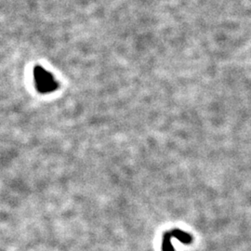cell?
<instances>
[{
    "mask_svg": "<svg viewBox=\"0 0 251 251\" xmlns=\"http://www.w3.org/2000/svg\"><path fill=\"white\" fill-rule=\"evenodd\" d=\"M172 237L178 239L179 241H180L183 244H191L192 243V236L189 234V233H185L183 231H180V230H173L172 232H171Z\"/></svg>",
    "mask_w": 251,
    "mask_h": 251,
    "instance_id": "7a4b0ae2",
    "label": "cell"
},
{
    "mask_svg": "<svg viewBox=\"0 0 251 251\" xmlns=\"http://www.w3.org/2000/svg\"><path fill=\"white\" fill-rule=\"evenodd\" d=\"M171 238H172V235H171V232L164 234L163 244H162L163 251H174V248H173V245L171 243Z\"/></svg>",
    "mask_w": 251,
    "mask_h": 251,
    "instance_id": "3957f363",
    "label": "cell"
},
{
    "mask_svg": "<svg viewBox=\"0 0 251 251\" xmlns=\"http://www.w3.org/2000/svg\"><path fill=\"white\" fill-rule=\"evenodd\" d=\"M34 77L36 89L41 93H50L58 88V83L53 75L40 66H36L35 68Z\"/></svg>",
    "mask_w": 251,
    "mask_h": 251,
    "instance_id": "6da1fadb",
    "label": "cell"
}]
</instances>
